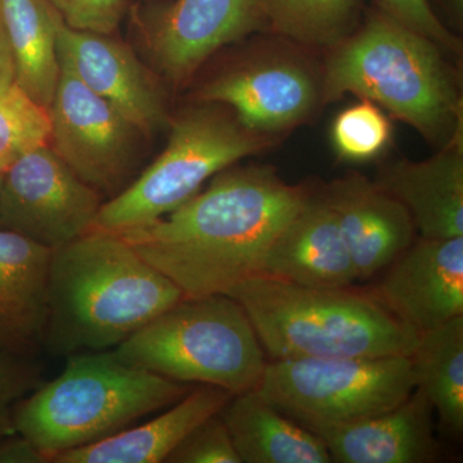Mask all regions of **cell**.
I'll list each match as a JSON object with an SVG mask.
<instances>
[{
	"instance_id": "277c9868",
	"label": "cell",
	"mask_w": 463,
	"mask_h": 463,
	"mask_svg": "<svg viewBox=\"0 0 463 463\" xmlns=\"http://www.w3.org/2000/svg\"><path fill=\"white\" fill-rule=\"evenodd\" d=\"M265 352L285 359L410 356L420 334L379 298L257 276L232 289Z\"/></svg>"
},
{
	"instance_id": "4316f807",
	"label": "cell",
	"mask_w": 463,
	"mask_h": 463,
	"mask_svg": "<svg viewBox=\"0 0 463 463\" xmlns=\"http://www.w3.org/2000/svg\"><path fill=\"white\" fill-rule=\"evenodd\" d=\"M43 365L35 356L0 347V440L16 434L17 404L42 383Z\"/></svg>"
},
{
	"instance_id": "ffe728a7",
	"label": "cell",
	"mask_w": 463,
	"mask_h": 463,
	"mask_svg": "<svg viewBox=\"0 0 463 463\" xmlns=\"http://www.w3.org/2000/svg\"><path fill=\"white\" fill-rule=\"evenodd\" d=\"M376 183L408 210L422 239L463 237L462 139L429 160L399 161Z\"/></svg>"
},
{
	"instance_id": "d6a6232c",
	"label": "cell",
	"mask_w": 463,
	"mask_h": 463,
	"mask_svg": "<svg viewBox=\"0 0 463 463\" xmlns=\"http://www.w3.org/2000/svg\"><path fill=\"white\" fill-rule=\"evenodd\" d=\"M0 185H2V174H0Z\"/></svg>"
},
{
	"instance_id": "44dd1931",
	"label": "cell",
	"mask_w": 463,
	"mask_h": 463,
	"mask_svg": "<svg viewBox=\"0 0 463 463\" xmlns=\"http://www.w3.org/2000/svg\"><path fill=\"white\" fill-rule=\"evenodd\" d=\"M241 463H330L316 432L281 412L257 388L230 399L221 412Z\"/></svg>"
},
{
	"instance_id": "603a6c76",
	"label": "cell",
	"mask_w": 463,
	"mask_h": 463,
	"mask_svg": "<svg viewBox=\"0 0 463 463\" xmlns=\"http://www.w3.org/2000/svg\"><path fill=\"white\" fill-rule=\"evenodd\" d=\"M411 361L416 389L447 430H463V316L420 334Z\"/></svg>"
},
{
	"instance_id": "5b68a950",
	"label": "cell",
	"mask_w": 463,
	"mask_h": 463,
	"mask_svg": "<svg viewBox=\"0 0 463 463\" xmlns=\"http://www.w3.org/2000/svg\"><path fill=\"white\" fill-rule=\"evenodd\" d=\"M191 389L125 364L112 350L81 353L17 404L14 429L52 462L165 410Z\"/></svg>"
},
{
	"instance_id": "f1b7e54d",
	"label": "cell",
	"mask_w": 463,
	"mask_h": 463,
	"mask_svg": "<svg viewBox=\"0 0 463 463\" xmlns=\"http://www.w3.org/2000/svg\"><path fill=\"white\" fill-rule=\"evenodd\" d=\"M67 26L111 35L127 14L128 0H48Z\"/></svg>"
},
{
	"instance_id": "9a60e30c",
	"label": "cell",
	"mask_w": 463,
	"mask_h": 463,
	"mask_svg": "<svg viewBox=\"0 0 463 463\" xmlns=\"http://www.w3.org/2000/svg\"><path fill=\"white\" fill-rule=\"evenodd\" d=\"M319 94L313 76L288 62L258 63L218 76L199 91L201 103L228 106L254 132H279L303 121Z\"/></svg>"
},
{
	"instance_id": "484cf974",
	"label": "cell",
	"mask_w": 463,
	"mask_h": 463,
	"mask_svg": "<svg viewBox=\"0 0 463 463\" xmlns=\"http://www.w3.org/2000/svg\"><path fill=\"white\" fill-rule=\"evenodd\" d=\"M392 137V124L383 109L362 99L344 109L332 127V141L345 160L365 161L383 151Z\"/></svg>"
},
{
	"instance_id": "4fadbf2b",
	"label": "cell",
	"mask_w": 463,
	"mask_h": 463,
	"mask_svg": "<svg viewBox=\"0 0 463 463\" xmlns=\"http://www.w3.org/2000/svg\"><path fill=\"white\" fill-rule=\"evenodd\" d=\"M377 298L419 334L463 316V237L411 243L389 265Z\"/></svg>"
},
{
	"instance_id": "52a82bcc",
	"label": "cell",
	"mask_w": 463,
	"mask_h": 463,
	"mask_svg": "<svg viewBox=\"0 0 463 463\" xmlns=\"http://www.w3.org/2000/svg\"><path fill=\"white\" fill-rule=\"evenodd\" d=\"M263 137L218 105L187 109L173 121L160 156L102 203L93 228L121 234L154 223L199 194L216 174L264 148Z\"/></svg>"
},
{
	"instance_id": "8992f818",
	"label": "cell",
	"mask_w": 463,
	"mask_h": 463,
	"mask_svg": "<svg viewBox=\"0 0 463 463\" xmlns=\"http://www.w3.org/2000/svg\"><path fill=\"white\" fill-rule=\"evenodd\" d=\"M112 352L166 379L233 395L258 388L267 367L248 315L228 295L182 298Z\"/></svg>"
},
{
	"instance_id": "d6986e66",
	"label": "cell",
	"mask_w": 463,
	"mask_h": 463,
	"mask_svg": "<svg viewBox=\"0 0 463 463\" xmlns=\"http://www.w3.org/2000/svg\"><path fill=\"white\" fill-rule=\"evenodd\" d=\"M233 397L227 390L199 385L154 419L111 437L60 453L52 463H161L209 417Z\"/></svg>"
},
{
	"instance_id": "83f0119b",
	"label": "cell",
	"mask_w": 463,
	"mask_h": 463,
	"mask_svg": "<svg viewBox=\"0 0 463 463\" xmlns=\"http://www.w3.org/2000/svg\"><path fill=\"white\" fill-rule=\"evenodd\" d=\"M169 463H241L221 413L209 417L167 457Z\"/></svg>"
},
{
	"instance_id": "7c38bea8",
	"label": "cell",
	"mask_w": 463,
	"mask_h": 463,
	"mask_svg": "<svg viewBox=\"0 0 463 463\" xmlns=\"http://www.w3.org/2000/svg\"><path fill=\"white\" fill-rule=\"evenodd\" d=\"M60 65L108 100L142 133L151 136L166 123V105L156 78L132 51L106 33L80 32L58 21Z\"/></svg>"
},
{
	"instance_id": "5bb4252c",
	"label": "cell",
	"mask_w": 463,
	"mask_h": 463,
	"mask_svg": "<svg viewBox=\"0 0 463 463\" xmlns=\"http://www.w3.org/2000/svg\"><path fill=\"white\" fill-rule=\"evenodd\" d=\"M323 199L336 218L358 279L385 269L412 243L416 228L408 210L364 176L335 181Z\"/></svg>"
},
{
	"instance_id": "ac0fdd59",
	"label": "cell",
	"mask_w": 463,
	"mask_h": 463,
	"mask_svg": "<svg viewBox=\"0 0 463 463\" xmlns=\"http://www.w3.org/2000/svg\"><path fill=\"white\" fill-rule=\"evenodd\" d=\"M52 250L0 228V347L35 356L47 323Z\"/></svg>"
},
{
	"instance_id": "1f68e13d",
	"label": "cell",
	"mask_w": 463,
	"mask_h": 463,
	"mask_svg": "<svg viewBox=\"0 0 463 463\" xmlns=\"http://www.w3.org/2000/svg\"><path fill=\"white\" fill-rule=\"evenodd\" d=\"M16 81V65L9 44L5 21L0 14V90Z\"/></svg>"
},
{
	"instance_id": "d4e9b609",
	"label": "cell",
	"mask_w": 463,
	"mask_h": 463,
	"mask_svg": "<svg viewBox=\"0 0 463 463\" xmlns=\"http://www.w3.org/2000/svg\"><path fill=\"white\" fill-rule=\"evenodd\" d=\"M51 132L50 109L16 81L0 90V174L29 152L50 146Z\"/></svg>"
},
{
	"instance_id": "e0dca14e",
	"label": "cell",
	"mask_w": 463,
	"mask_h": 463,
	"mask_svg": "<svg viewBox=\"0 0 463 463\" xmlns=\"http://www.w3.org/2000/svg\"><path fill=\"white\" fill-rule=\"evenodd\" d=\"M432 407L414 389L403 403L359 421L312 430L325 441L332 462L425 463L437 458Z\"/></svg>"
},
{
	"instance_id": "7402d4cb",
	"label": "cell",
	"mask_w": 463,
	"mask_h": 463,
	"mask_svg": "<svg viewBox=\"0 0 463 463\" xmlns=\"http://www.w3.org/2000/svg\"><path fill=\"white\" fill-rule=\"evenodd\" d=\"M16 65V84L50 108L60 79L57 27L60 14L48 0H0Z\"/></svg>"
},
{
	"instance_id": "9c48e42d",
	"label": "cell",
	"mask_w": 463,
	"mask_h": 463,
	"mask_svg": "<svg viewBox=\"0 0 463 463\" xmlns=\"http://www.w3.org/2000/svg\"><path fill=\"white\" fill-rule=\"evenodd\" d=\"M48 109L50 147L81 181L109 199L130 184L142 133L111 103L61 66Z\"/></svg>"
},
{
	"instance_id": "3957f363",
	"label": "cell",
	"mask_w": 463,
	"mask_h": 463,
	"mask_svg": "<svg viewBox=\"0 0 463 463\" xmlns=\"http://www.w3.org/2000/svg\"><path fill=\"white\" fill-rule=\"evenodd\" d=\"M328 60L323 102L352 93L388 109L428 141L462 139V99L440 47L377 8Z\"/></svg>"
},
{
	"instance_id": "7a4b0ae2",
	"label": "cell",
	"mask_w": 463,
	"mask_h": 463,
	"mask_svg": "<svg viewBox=\"0 0 463 463\" xmlns=\"http://www.w3.org/2000/svg\"><path fill=\"white\" fill-rule=\"evenodd\" d=\"M184 298L118 234L91 228L52 250L43 352L114 350Z\"/></svg>"
},
{
	"instance_id": "2e32d148",
	"label": "cell",
	"mask_w": 463,
	"mask_h": 463,
	"mask_svg": "<svg viewBox=\"0 0 463 463\" xmlns=\"http://www.w3.org/2000/svg\"><path fill=\"white\" fill-rule=\"evenodd\" d=\"M260 276L312 288H345L358 279L336 218L323 197H307L264 259Z\"/></svg>"
},
{
	"instance_id": "f546056e",
	"label": "cell",
	"mask_w": 463,
	"mask_h": 463,
	"mask_svg": "<svg viewBox=\"0 0 463 463\" xmlns=\"http://www.w3.org/2000/svg\"><path fill=\"white\" fill-rule=\"evenodd\" d=\"M377 8L398 23L421 33L447 51H461V42L441 24L429 0H374Z\"/></svg>"
},
{
	"instance_id": "4dcf8cb0",
	"label": "cell",
	"mask_w": 463,
	"mask_h": 463,
	"mask_svg": "<svg viewBox=\"0 0 463 463\" xmlns=\"http://www.w3.org/2000/svg\"><path fill=\"white\" fill-rule=\"evenodd\" d=\"M29 439L16 434L0 440V463H48Z\"/></svg>"
},
{
	"instance_id": "ba28073f",
	"label": "cell",
	"mask_w": 463,
	"mask_h": 463,
	"mask_svg": "<svg viewBox=\"0 0 463 463\" xmlns=\"http://www.w3.org/2000/svg\"><path fill=\"white\" fill-rule=\"evenodd\" d=\"M309 430L388 412L416 389L411 356L285 359L267 364L257 388Z\"/></svg>"
},
{
	"instance_id": "30bf717a",
	"label": "cell",
	"mask_w": 463,
	"mask_h": 463,
	"mask_svg": "<svg viewBox=\"0 0 463 463\" xmlns=\"http://www.w3.org/2000/svg\"><path fill=\"white\" fill-rule=\"evenodd\" d=\"M103 203L47 146L2 174L0 228L54 250L90 231Z\"/></svg>"
},
{
	"instance_id": "8fae6325",
	"label": "cell",
	"mask_w": 463,
	"mask_h": 463,
	"mask_svg": "<svg viewBox=\"0 0 463 463\" xmlns=\"http://www.w3.org/2000/svg\"><path fill=\"white\" fill-rule=\"evenodd\" d=\"M267 25L260 0H176L149 24V56L167 80L183 84L216 51Z\"/></svg>"
},
{
	"instance_id": "cb8c5ba5",
	"label": "cell",
	"mask_w": 463,
	"mask_h": 463,
	"mask_svg": "<svg viewBox=\"0 0 463 463\" xmlns=\"http://www.w3.org/2000/svg\"><path fill=\"white\" fill-rule=\"evenodd\" d=\"M268 24L292 41L336 47L352 35L362 0H260Z\"/></svg>"
},
{
	"instance_id": "6da1fadb",
	"label": "cell",
	"mask_w": 463,
	"mask_h": 463,
	"mask_svg": "<svg viewBox=\"0 0 463 463\" xmlns=\"http://www.w3.org/2000/svg\"><path fill=\"white\" fill-rule=\"evenodd\" d=\"M307 197L270 167H228L170 214L118 236L184 298L228 295L260 276L268 250Z\"/></svg>"
}]
</instances>
